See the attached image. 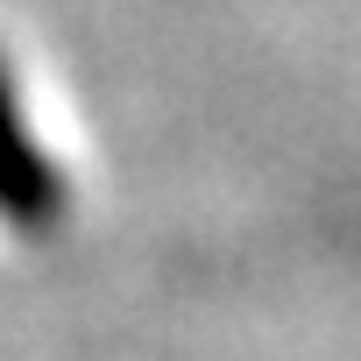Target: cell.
<instances>
[{
  "mask_svg": "<svg viewBox=\"0 0 361 361\" xmlns=\"http://www.w3.org/2000/svg\"><path fill=\"white\" fill-rule=\"evenodd\" d=\"M0 220L22 241H50L71 220V185L50 163V149L29 135V106L8 64H0Z\"/></svg>",
  "mask_w": 361,
  "mask_h": 361,
  "instance_id": "6da1fadb",
  "label": "cell"
}]
</instances>
